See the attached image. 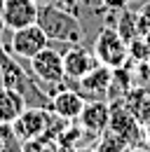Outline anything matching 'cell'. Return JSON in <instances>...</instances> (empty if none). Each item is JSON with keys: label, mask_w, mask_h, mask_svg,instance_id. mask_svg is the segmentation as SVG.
I'll use <instances>...</instances> for the list:
<instances>
[{"label": "cell", "mask_w": 150, "mask_h": 152, "mask_svg": "<svg viewBox=\"0 0 150 152\" xmlns=\"http://www.w3.org/2000/svg\"><path fill=\"white\" fill-rule=\"evenodd\" d=\"M38 26L45 31V35L49 38V42H68V45H82L85 42V31L80 19L59 10L52 2H45L38 7Z\"/></svg>", "instance_id": "6da1fadb"}, {"label": "cell", "mask_w": 150, "mask_h": 152, "mask_svg": "<svg viewBox=\"0 0 150 152\" xmlns=\"http://www.w3.org/2000/svg\"><path fill=\"white\" fill-rule=\"evenodd\" d=\"M129 56L138 63H148L150 61V45L146 38H136L129 42Z\"/></svg>", "instance_id": "e0dca14e"}, {"label": "cell", "mask_w": 150, "mask_h": 152, "mask_svg": "<svg viewBox=\"0 0 150 152\" xmlns=\"http://www.w3.org/2000/svg\"><path fill=\"white\" fill-rule=\"evenodd\" d=\"M115 31L122 35V40L129 45L131 40L141 38L138 35V26H136V10H122V12H117V21H115Z\"/></svg>", "instance_id": "4fadbf2b"}, {"label": "cell", "mask_w": 150, "mask_h": 152, "mask_svg": "<svg viewBox=\"0 0 150 152\" xmlns=\"http://www.w3.org/2000/svg\"><path fill=\"white\" fill-rule=\"evenodd\" d=\"M110 84H112V68L99 63L89 75H85L82 80L75 82V91H80L87 101H106Z\"/></svg>", "instance_id": "ba28073f"}, {"label": "cell", "mask_w": 150, "mask_h": 152, "mask_svg": "<svg viewBox=\"0 0 150 152\" xmlns=\"http://www.w3.org/2000/svg\"><path fill=\"white\" fill-rule=\"evenodd\" d=\"M21 150L24 152H59V145L49 136H38V138L21 140Z\"/></svg>", "instance_id": "9a60e30c"}, {"label": "cell", "mask_w": 150, "mask_h": 152, "mask_svg": "<svg viewBox=\"0 0 150 152\" xmlns=\"http://www.w3.org/2000/svg\"><path fill=\"white\" fill-rule=\"evenodd\" d=\"M143 138L148 140V145H150V122L146 124V129H143Z\"/></svg>", "instance_id": "cb8c5ba5"}, {"label": "cell", "mask_w": 150, "mask_h": 152, "mask_svg": "<svg viewBox=\"0 0 150 152\" xmlns=\"http://www.w3.org/2000/svg\"><path fill=\"white\" fill-rule=\"evenodd\" d=\"M0 152H24L12 124H0Z\"/></svg>", "instance_id": "2e32d148"}, {"label": "cell", "mask_w": 150, "mask_h": 152, "mask_svg": "<svg viewBox=\"0 0 150 152\" xmlns=\"http://www.w3.org/2000/svg\"><path fill=\"white\" fill-rule=\"evenodd\" d=\"M24 110H26L24 96L14 89H7L0 84V124H14V119Z\"/></svg>", "instance_id": "7c38bea8"}, {"label": "cell", "mask_w": 150, "mask_h": 152, "mask_svg": "<svg viewBox=\"0 0 150 152\" xmlns=\"http://www.w3.org/2000/svg\"><path fill=\"white\" fill-rule=\"evenodd\" d=\"M136 26H138V35L141 38L150 31V0L136 10Z\"/></svg>", "instance_id": "d6986e66"}, {"label": "cell", "mask_w": 150, "mask_h": 152, "mask_svg": "<svg viewBox=\"0 0 150 152\" xmlns=\"http://www.w3.org/2000/svg\"><path fill=\"white\" fill-rule=\"evenodd\" d=\"M103 0H77V17L80 14H96L103 12Z\"/></svg>", "instance_id": "ffe728a7"}, {"label": "cell", "mask_w": 150, "mask_h": 152, "mask_svg": "<svg viewBox=\"0 0 150 152\" xmlns=\"http://www.w3.org/2000/svg\"><path fill=\"white\" fill-rule=\"evenodd\" d=\"M2 5H5V0H0V40H2L5 33H7V28H5V19H2Z\"/></svg>", "instance_id": "603a6c76"}, {"label": "cell", "mask_w": 150, "mask_h": 152, "mask_svg": "<svg viewBox=\"0 0 150 152\" xmlns=\"http://www.w3.org/2000/svg\"><path fill=\"white\" fill-rule=\"evenodd\" d=\"M124 152H150V145H129Z\"/></svg>", "instance_id": "7402d4cb"}, {"label": "cell", "mask_w": 150, "mask_h": 152, "mask_svg": "<svg viewBox=\"0 0 150 152\" xmlns=\"http://www.w3.org/2000/svg\"><path fill=\"white\" fill-rule=\"evenodd\" d=\"M2 19L7 31H19L38 21V5L33 0H5Z\"/></svg>", "instance_id": "30bf717a"}, {"label": "cell", "mask_w": 150, "mask_h": 152, "mask_svg": "<svg viewBox=\"0 0 150 152\" xmlns=\"http://www.w3.org/2000/svg\"><path fill=\"white\" fill-rule=\"evenodd\" d=\"M77 124L82 126L87 138L99 140V136L110 126V105L106 101H87L77 117Z\"/></svg>", "instance_id": "52a82bcc"}, {"label": "cell", "mask_w": 150, "mask_h": 152, "mask_svg": "<svg viewBox=\"0 0 150 152\" xmlns=\"http://www.w3.org/2000/svg\"><path fill=\"white\" fill-rule=\"evenodd\" d=\"M94 54L103 66L117 70L124 68V63L129 61V45L115 31V26H103L94 38Z\"/></svg>", "instance_id": "3957f363"}, {"label": "cell", "mask_w": 150, "mask_h": 152, "mask_svg": "<svg viewBox=\"0 0 150 152\" xmlns=\"http://www.w3.org/2000/svg\"><path fill=\"white\" fill-rule=\"evenodd\" d=\"M2 45L7 47V52L12 56L31 61L38 52H42L45 47H49V38L45 35V31L38 23H31V26H24L19 31H10V40L2 42Z\"/></svg>", "instance_id": "277c9868"}, {"label": "cell", "mask_w": 150, "mask_h": 152, "mask_svg": "<svg viewBox=\"0 0 150 152\" xmlns=\"http://www.w3.org/2000/svg\"><path fill=\"white\" fill-rule=\"evenodd\" d=\"M112 133H117L120 138L127 140V145H138L143 140V131H141V122L136 119V115L131 113L127 103L117 101L110 105V126Z\"/></svg>", "instance_id": "8992f818"}, {"label": "cell", "mask_w": 150, "mask_h": 152, "mask_svg": "<svg viewBox=\"0 0 150 152\" xmlns=\"http://www.w3.org/2000/svg\"><path fill=\"white\" fill-rule=\"evenodd\" d=\"M131 108V113L136 115V119L141 122V124H148L150 122V96L143 94L141 96V101H134V105L131 103H127Z\"/></svg>", "instance_id": "ac0fdd59"}, {"label": "cell", "mask_w": 150, "mask_h": 152, "mask_svg": "<svg viewBox=\"0 0 150 152\" xmlns=\"http://www.w3.org/2000/svg\"><path fill=\"white\" fill-rule=\"evenodd\" d=\"M85 103H87V98L80 94V91L63 87V89H59L56 94H52L49 110L54 115H59V117H63V119H68V122H77V117L82 113Z\"/></svg>", "instance_id": "8fae6325"}, {"label": "cell", "mask_w": 150, "mask_h": 152, "mask_svg": "<svg viewBox=\"0 0 150 152\" xmlns=\"http://www.w3.org/2000/svg\"><path fill=\"white\" fill-rule=\"evenodd\" d=\"M33 2H35L38 7H40V5H45V2H49V0H33Z\"/></svg>", "instance_id": "484cf974"}, {"label": "cell", "mask_w": 150, "mask_h": 152, "mask_svg": "<svg viewBox=\"0 0 150 152\" xmlns=\"http://www.w3.org/2000/svg\"><path fill=\"white\" fill-rule=\"evenodd\" d=\"M101 61L96 58L94 49H87L85 45H73L66 54H63V70H66V80H82L85 75H89Z\"/></svg>", "instance_id": "9c48e42d"}, {"label": "cell", "mask_w": 150, "mask_h": 152, "mask_svg": "<svg viewBox=\"0 0 150 152\" xmlns=\"http://www.w3.org/2000/svg\"><path fill=\"white\" fill-rule=\"evenodd\" d=\"M75 152H94V148H87V145H82V148H77Z\"/></svg>", "instance_id": "d4e9b609"}, {"label": "cell", "mask_w": 150, "mask_h": 152, "mask_svg": "<svg viewBox=\"0 0 150 152\" xmlns=\"http://www.w3.org/2000/svg\"><path fill=\"white\" fill-rule=\"evenodd\" d=\"M129 148L124 138H120L117 133H112L110 129L99 136V140L94 143V152H124Z\"/></svg>", "instance_id": "5bb4252c"}, {"label": "cell", "mask_w": 150, "mask_h": 152, "mask_svg": "<svg viewBox=\"0 0 150 152\" xmlns=\"http://www.w3.org/2000/svg\"><path fill=\"white\" fill-rule=\"evenodd\" d=\"M143 38L148 40V45H150V31H148V33H146V35H143Z\"/></svg>", "instance_id": "4316f807"}, {"label": "cell", "mask_w": 150, "mask_h": 152, "mask_svg": "<svg viewBox=\"0 0 150 152\" xmlns=\"http://www.w3.org/2000/svg\"><path fill=\"white\" fill-rule=\"evenodd\" d=\"M28 73L35 77V82L52 96L59 89H63L66 82V70H63V54L56 52L54 47H45L28 61Z\"/></svg>", "instance_id": "7a4b0ae2"}, {"label": "cell", "mask_w": 150, "mask_h": 152, "mask_svg": "<svg viewBox=\"0 0 150 152\" xmlns=\"http://www.w3.org/2000/svg\"><path fill=\"white\" fill-rule=\"evenodd\" d=\"M103 7L108 12H122L129 7V0H103Z\"/></svg>", "instance_id": "44dd1931"}, {"label": "cell", "mask_w": 150, "mask_h": 152, "mask_svg": "<svg viewBox=\"0 0 150 152\" xmlns=\"http://www.w3.org/2000/svg\"><path fill=\"white\" fill-rule=\"evenodd\" d=\"M54 113L47 108H35L28 105L24 113L19 115L12 124L14 133L19 136V140H28V138H38V136H47L49 133V124H52Z\"/></svg>", "instance_id": "5b68a950"}]
</instances>
